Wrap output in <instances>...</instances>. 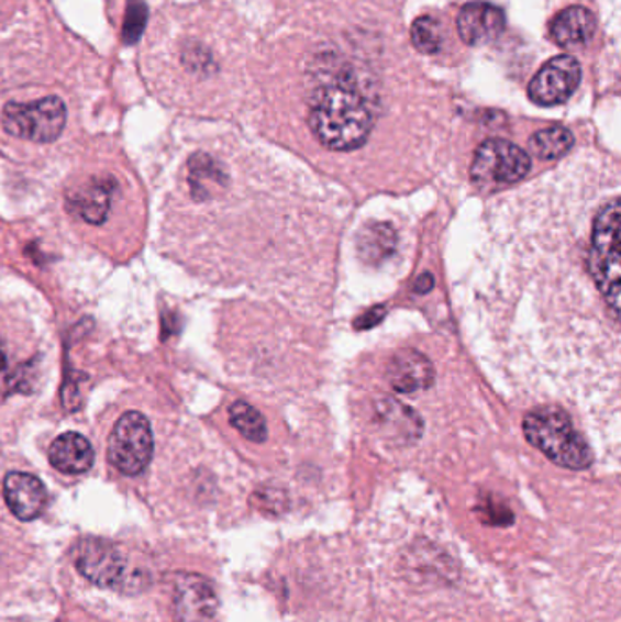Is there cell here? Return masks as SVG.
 I'll return each instance as SVG.
<instances>
[{"instance_id":"cell-1","label":"cell","mask_w":621,"mask_h":622,"mask_svg":"<svg viewBox=\"0 0 621 622\" xmlns=\"http://www.w3.org/2000/svg\"><path fill=\"white\" fill-rule=\"evenodd\" d=\"M309 97V126L313 137L332 152H352L367 143L374 127V110L356 74L332 58L313 69Z\"/></svg>"},{"instance_id":"cell-2","label":"cell","mask_w":621,"mask_h":622,"mask_svg":"<svg viewBox=\"0 0 621 622\" xmlns=\"http://www.w3.org/2000/svg\"><path fill=\"white\" fill-rule=\"evenodd\" d=\"M523 433L526 441L554 465L574 471L592 465V449L584 435L574 430L570 416L562 408H534L523 419Z\"/></svg>"},{"instance_id":"cell-3","label":"cell","mask_w":621,"mask_h":622,"mask_svg":"<svg viewBox=\"0 0 621 622\" xmlns=\"http://www.w3.org/2000/svg\"><path fill=\"white\" fill-rule=\"evenodd\" d=\"M620 199L614 197L601 208L592 226L589 268L592 282L606 299L612 319L620 316Z\"/></svg>"},{"instance_id":"cell-4","label":"cell","mask_w":621,"mask_h":622,"mask_svg":"<svg viewBox=\"0 0 621 622\" xmlns=\"http://www.w3.org/2000/svg\"><path fill=\"white\" fill-rule=\"evenodd\" d=\"M74 560L77 570L93 585L112 590H137V582H144L137 574L127 570L126 555L118 544L104 538L86 537L75 544Z\"/></svg>"},{"instance_id":"cell-5","label":"cell","mask_w":621,"mask_h":622,"mask_svg":"<svg viewBox=\"0 0 621 622\" xmlns=\"http://www.w3.org/2000/svg\"><path fill=\"white\" fill-rule=\"evenodd\" d=\"M66 104L59 97H44L38 101L22 104L8 102L2 110V127L13 137L32 143H54L66 126Z\"/></svg>"},{"instance_id":"cell-6","label":"cell","mask_w":621,"mask_h":622,"mask_svg":"<svg viewBox=\"0 0 621 622\" xmlns=\"http://www.w3.org/2000/svg\"><path fill=\"white\" fill-rule=\"evenodd\" d=\"M154 455V433L143 413L127 412L119 419L108 441V459L124 475L143 474Z\"/></svg>"},{"instance_id":"cell-7","label":"cell","mask_w":621,"mask_h":622,"mask_svg":"<svg viewBox=\"0 0 621 622\" xmlns=\"http://www.w3.org/2000/svg\"><path fill=\"white\" fill-rule=\"evenodd\" d=\"M531 168L532 160L525 149L504 138H489L474 154L470 177L476 185L492 188L525 179Z\"/></svg>"},{"instance_id":"cell-8","label":"cell","mask_w":621,"mask_h":622,"mask_svg":"<svg viewBox=\"0 0 621 622\" xmlns=\"http://www.w3.org/2000/svg\"><path fill=\"white\" fill-rule=\"evenodd\" d=\"M581 82V66L570 55H558L543 64L542 69L532 77L529 97L534 104L558 105L568 101Z\"/></svg>"},{"instance_id":"cell-9","label":"cell","mask_w":621,"mask_h":622,"mask_svg":"<svg viewBox=\"0 0 621 622\" xmlns=\"http://www.w3.org/2000/svg\"><path fill=\"white\" fill-rule=\"evenodd\" d=\"M218 593L201 575H181L174 586V618L177 622H212L218 613Z\"/></svg>"},{"instance_id":"cell-10","label":"cell","mask_w":621,"mask_h":622,"mask_svg":"<svg viewBox=\"0 0 621 622\" xmlns=\"http://www.w3.org/2000/svg\"><path fill=\"white\" fill-rule=\"evenodd\" d=\"M456 26L467 46H487L504 32V13L489 2H468L457 13Z\"/></svg>"},{"instance_id":"cell-11","label":"cell","mask_w":621,"mask_h":622,"mask_svg":"<svg viewBox=\"0 0 621 622\" xmlns=\"http://www.w3.org/2000/svg\"><path fill=\"white\" fill-rule=\"evenodd\" d=\"M434 366L415 349H401L388 363L387 380L399 393H418L434 385Z\"/></svg>"},{"instance_id":"cell-12","label":"cell","mask_w":621,"mask_h":622,"mask_svg":"<svg viewBox=\"0 0 621 622\" xmlns=\"http://www.w3.org/2000/svg\"><path fill=\"white\" fill-rule=\"evenodd\" d=\"M4 497L11 513L21 521L37 519L46 508V488L35 475L11 471L4 480Z\"/></svg>"},{"instance_id":"cell-13","label":"cell","mask_w":621,"mask_h":622,"mask_svg":"<svg viewBox=\"0 0 621 622\" xmlns=\"http://www.w3.org/2000/svg\"><path fill=\"white\" fill-rule=\"evenodd\" d=\"M596 32V19L585 5H568L554 16L548 26V35L559 48H584L592 41Z\"/></svg>"},{"instance_id":"cell-14","label":"cell","mask_w":621,"mask_h":622,"mask_svg":"<svg viewBox=\"0 0 621 622\" xmlns=\"http://www.w3.org/2000/svg\"><path fill=\"white\" fill-rule=\"evenodd\" d=\"M96 454L90 441L80 433L66 432L49 446V463L63 474H85L93 466Z\"/></svg>"},{"instance_id":"cell-15","label":"cell","mask_w":621,"mask_h":622,"mask_svg":"<svg viewBox=\"0 0 621 622\" xmlns=\"http://www.w3.org/2000/svg\"><path fill=\"white\" fill-rule=\"evenodd\" d=\"M113 180L96 179L69 197L75 213L88 224H102L112 210Z\"/></svg>"},{"instance_id":"cell-16","label":"cell","mask_w":621,"mask_h":622,"mask_svg":"<svg viewBox=\"0 0 621 622\" xmlns=\"http://www.w3.org/2000/svg\"><path fill=\"white\" fill-rule=\"evenodd\" d=\"M396 232L388 224H370L359 233L357 248L367 263H381L396 249Z\"/></svg>"},{"instance_id":"cell-17","label":"cell","mask_w":621,"mask_h":622,"mask_svg":"<svg viewBox=\"0 0 621 622\" xmlns=\"http://www.w3.org/2000/svg\"><path fill=\"white\" fill-rule=\"evenodd\" d=\"M574 146V135L570 130L563 126L543 127L532 135L529 148L532 154L543 160H554L568 154Z\"/></svg>"},{"instance_id":"cell-18","label":"cell","mask_w":621,"mask_h":622,"mask_svg":"<svg viewBox=\"0 0 621 622\" xmlns=\"http://www.w3.org/2000/svg\"><path fill=\"white\" fill-rule=\"evenodd\" d=\"M230 424L252 443H265L268 437L265 416L248 402L237 401L230 407Z\"/></svg>"},{"instance_id":"cell-19","label":"cell","mask_w":621,"mask_h":622,"mask_svg":"<svg viewBox=\"0 0 621 622\" xmlns=\"http://www.w3.org/2000/svg\"><path fill=\"white\" fill-rule=\"evenodd\" d=\"M410 38L418 52L423 55H434L440 52L443 46V32H441L440 22L435 21L434 16H420L415 19L410 30Z\"/></svg>"},{"instance_id":"cell-20","label":"cell","mask_w":621,"mask_h":622,"mask_svg":"<svg viewBox=\"0 0 621 622\" xmlns=\"http://www.w3.org/2000/svg\"><path fill=\"white\" fill-rule=\"evenodd\" d=\"M148 22V5L143 0H127L126 15H124L123 41L124 44L138 43L143 37L144 27Z\"/></svg>"},{"instance_id":"cell-21","label":"cell","mask_w":621,"mask_h":622,"mask_svg":"<svg viewBox=\"0 0 621 622\" xmlns=\"http://www.w3.org/2000/svg\"><path fill=\"white\" fill-rule=\"evenodd\" d=\"M385 313H387V311H385L382 307L373 308V310H368L365 315L356 319L354 326H356V330H370V327L376 326V324H379V322L385 319Z\"/></svg>"},{"instance_id":"cell-22","label":"cell","mask_w":621,"mask_h":622,"mask_svg":"<svg viewBox=\"0 0 621 622\" xmlns=\"http://www.w3.org/2000/svg\"><path fill=\"white\" fill-rule=\"evenodd\" d=\"M434 288V277L431 274H423L421 275L420 279L415 280V288L414 290L421 296H425L429 291Z\"/></svg>"}]
</instances>
